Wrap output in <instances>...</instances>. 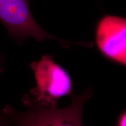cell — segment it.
Listing matches in <instances>:
<instances>
[{
    "label": "cell",
    "mask_w": 126,
    "mask_h": 126,
    "mask_svg": "<svg viewBox=\"0 0 126 126\" xmlns=\"http://www.w3.org/2000/svg\"><path fill=\"white\" fill-rule=\"evenodd\" d=\"M3 70V64H2V61L1 59V57H0V73Z\"/></svg>",
    "instance_id": "obj_7"
},
{
    "label": "cell",
    "mask_w": 126,
    "mask_h": 126,
    "mask_svg": "<svg viewBox=\"0 0 126 126\" xmlns=\"http://www.w3.org/2000/svg\"><path fill=\"white\" fill-rule=\"evenodd\" d=\"M29 67L34 73L36 85L23 96L25 106L55 108L60 99L72 94L70 75L52 56L44 55L39 61L31 63Z\"/></svg>",
    "instance_id": "obj_1"
},
{
    "label": "cell",
    "mask_w": 126,
    "mask_h": 126,
    "mask_svg": "<svg viewBox=\"0 0 126 126\" xmlns=\"http://www.w3.org/2000/svg\"><path fill=\"white\" fill-rule=\"evenodd\" d=\"M10 123L8 117L2 111L0 114V126H10Z\"/></svg>",
    "instance_id": "obj_5"
},
{
    "label": "cell",
    "mask_w": 126,
    "mask_h": 126,
    "mask_svg": "<svg viewBox=\"0 0 126 126\" xmlns=\"http://www.w3.org/2000/svg\"><path fill=\"white\" fill-rule=\"evenodd\" d=\"M95 41L104 57L126 67V19L104 16L95 30Z\"/></svg>",
    "instance_id": "obj_4"
},
{
    "label": "cell",
    "mask_w": 126,
    "mask_h": 126,
    "mask_svg": "<svg viewBox=\"0 0 126 126\" xmlns=\"http://www.w3.org/2000/svg\"><path fill=\"white\" fill-rule=\"evenodd\" d=\"M117 126H126V110L119 117L117 122Z\"/></svg>",
    "instance_id": "obj_6"
},
{
    "label": "cell",
    "mask_w": 126,
    "mask_h": 126,
    "mask_svg": "<svg viewBox=\"0 0 126 126\" xmlns=\"http://www.w3.org/2000/svg\"><path fill=\"white\" fill-rule=\"evenodd\" d=\"M30 0H0V22L7 30L9 36L18 43L29 37L37 42L55 40L63 47L70 42L54 37L37 24L31 14Z\"/></svg>",
    "instance_id": "obj_3"
},
{
    "label": "cell",
    "mask_w": 126,
    "mask_h": 126,
    "mask_svg": "<svg viewBox=\"0 0 126 126\" xmlns=\"http://www.w3.org/2000/svg\"><path fill=\"white\" fill-rule=\"evenodd\" d=\"M92 95L91 91L72 95L71 105L63 109L32 106L19 111L7 105L2 111L15 126H82L83 106Z\"/></svg>",
    "instance_id": "obj_2"
}]
</instances>
